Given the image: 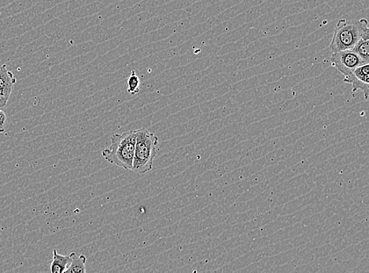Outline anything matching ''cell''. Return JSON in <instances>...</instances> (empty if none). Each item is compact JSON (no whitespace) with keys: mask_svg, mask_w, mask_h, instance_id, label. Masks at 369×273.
Returning <instances> with one entry per match:
<instances>
[{"mask_svg":"<svg viewBox=\"0 0 369 273\" xmlns=\"http://www.w3.org/2000/svg\"><path fill=\"white\" fill-rule=\"evenodd\" d=\"M111 145L102 150L104 159L111 164L126 170H132L136 130H130L123 133H116L111 136Z\"/></svg>","mask_w":369,"mask_h":273,"instance_id":"cell-1","label":"cell"},{"mask_svg":"<svg viewBox=\"0 0 369 273\" xmlns=\"http://www.w3.org/2000/svg\"><path fill=\"white\" fill-rule=\"evenodd\" d=\"M369 32L368 21L342 19L338 21L330 44L332 53L352 50L363 35Z\"/></svg>","mask_w":369,"mask_h":273,"instance_id":"cell-2","label":"cell"},{"mask_svg":"<svg viewBox=\"0 0 369 273\" xmlns=\"http://www.w3.org/2000/svg\"><path fill=\"white\" fill-rule=\"evenodd\" d=\"M158 145V139L155 134L146 128L137 129L133 171L144 174L153 168Z\"/></svg>","mask_w":369,"mask_h":273,"instance_id":"cell-3","label":"cell"},{"mask_svg":"<svg viewBox=\"0 0 369 273\" xmlns=\"http://www.w3.org/2000/svg\"><path fill=\"white\" fill-rule=\"evenodd\" d=\"M364 64L365 62L353 50H345L331 55V66L336 68L344 77Z\"/></svg>","mask_w":369,"mask_h":273,"instance_id":"cell-4","label":"cell"},{"mask_svg":"<svg viewBox=\"0 0 369 273\" xmlns=\"http://www.w3.org/2000/svg\"><path fill=\"white\" fill-rule=\"evenodd\" d=\"M343 82L352 85L353 92L363 91L365 99H367L368 97L369 63L361 65L354 69L350 75L344 77Z\"/></svg>","mask_w":369,"mask_h":273,"instance_id":"cell-5","label":"cell"},{"mask_svg":"<svg viewBox=\"0 0 369 273\" xmlns=\"http://www.w3.org/2000/svg\"><path fill=\"white\" fill-rule=\"evenodd\" d=\"M53 260L50 264V272L53 273H63L66 272L69 267V264L72 262V257L60 255L57 252V250L54 249L53 251Z\"/></svg>","mask_w":369,"mask_h":273,"instance_id":"cell-6","label":"cell"},{"mask_svg":"<svg viewBox=\"0 0 369 273\" xmlns=\"http://www.w3.org/2000/svg\"><path fill=\"white\" fill-rule=\"evenodd\" d=\"M352 50L365 63H369V32L360 38Z\"/></svg>","mask_w":369,"mask_h":273,"instance_id":"cell-7","label":"cell"},{"mask_svg":"<svg viewBox=\"0 0 369 273\" xmlns=\"http://www.w3.org/2000/svg\"><path fill=\"white\" fill-rule=\"evenodd\" d=\"M17 82L12 72L7 69L6 65L0 66V88L13 90V86Z\"/></svg>","mask_w":369,"mask_h":273,"instance_id":"cell-8","label":"cell"},{"mask_svg":"<svg viewBox=\"0 0 369 273\" xmlns=\"http://www.w3.org/2000/svg\"><path fill=\"white\" fill-rule=\"evenodd\" d=\"M72 257V262L70 267L67 269L66 272L76 273L82 272L85 273L87 272L85 264L87 262V257L84 255L77 256L75 253L70 254Z\"/></svg>","mask_w":369,"mask_h":273,"instance_id":"cell-9","label":"cell"},{"mask_svg":"<svg viewBox=\"0 0 369 273\" xmlns=\"http://www.w3.org/2000/svg\"><path fill=\"white\" fill-rule=\"evenodd\" d=\"M140 78L136 74L135 71H133L128 80L127 91L130 94L136 95L140 91Z\"/></svg>","mask_w":369,"mask_h":273,"instance_id":"cell-10","label":"cell"},{"mask_svg":"<svg viewBox=\"0 0 369 273\" xmlns=\"http://www.w3.org/2000/svg\"><path fill=\"white\" fill-rule=\"evenodd\" d=\"M12 90L0 88V109L4 108L9 103Z\"/></svg>","mask_w":369,"mask_h":273,"instance_id":"cell-11","label":"cell"},{"mask_svg":"<svg viewBox=\"0 0 369 273\" xmlns=\"http://www.w3.org/2000/svg\"><path fill=\"white\" fill-rule=\"evenodd\" d=\"M6 120V116L5 113L0 110V133H4L5 132V128L4 124L5 121Z\"/></svg>","mask_w":369,"mask_h":273,"instance_id":"cell-12","label":"cell"}]
</instances>
